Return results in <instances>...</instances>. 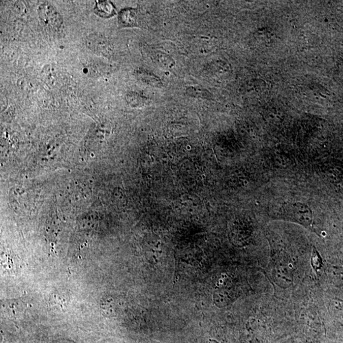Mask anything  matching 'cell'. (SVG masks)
Listing matches in <instances>:
<instances>
[{"label":"cell","instance_id":"obj_4","mask_svg":"<svg viewBox=\"0 0 343 343\" xmlns=\"http://www.w3.org/2000/svg\"><path fill=\"white\" fill-rule=\"evenodd\" d=\"M94 12L100 17L109 18L115 14V8L111 1H97L94 8Z\"/></svg>","mask_w":343,"mask_h":343},{"label":"cell","instance_id":"obj_1","mask_svg":"<svg viewBox=\"0 0 343 343\" xmlns=\"http://www.w3.org/2000/svg\"><path fill=\"white\" fill-rule=\"evenodd\" d=\"M281 216L284 220L302 225L306 228H313V213L309 205L302 203H289L284 205Z\"/></svg>","mask_w":343,"mask_h":343},{"label":"cell","instance_id":"obj_5","mask_svg":"<svg viewBox=\"0 0 343 343\" xmlns=\"http://www.w3.org/2000/svg\"><path fill=\"white\" fill-rule=\"evenodd\" d=\"M312 264L313 268L315 270L320 268L321 264H322V260H321L320 256L319 255L315 248L313 249V256H312Z\"/></svg>","mask_w":343,"mask_h":343},{"label":"cell","instance_id":"obj_2","mask_svg":"<svg viewBox=\"0 0 343 343\" xmlns=\"http://www.w3.org/2000/svg\"><path fill=\"white\" fill-rule=\"evenodd\" d=\"M41 23L52 30H58L63 23L62 17L53 6L47 3L41 4L38 8Z\"/></svg>","mask_w":343,"mask_h":343},{"label":"cell","instance_id":"obj_3","mask_svg":"<svg viewBox=\"0 0 343 343\" xmlns=\"http://www.w3.org/2000/svg\"><path fill=\"white\" fill-rule=\"evenodd\" d=\"M119 24L124 27H134L137 24L136 11L132 8H126L120 12L119 16Z\"/></svg>","mask_w":343,"mask_h":343}]
</instances>
